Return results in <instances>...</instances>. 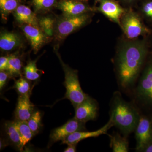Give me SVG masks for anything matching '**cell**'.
<instances>
[{
  "instance_id": "1",
  "label": "cell",
  "mask_w": 152,
  "mask_h": 152,
  "mask_svg": "<svg viewBox=\"0 0 152 152\" xmlns=\"http://www.w3.org/2000/svg\"><path fill=\"white\" fill-rule=\"evenodd\" d=\"M147 50L143 43L133 42L125 45L117 59V70L120 86L128 90L133 86L145 58Z\"/></svg>"
},
{
  "instance_id": "2",
  "label": "cell",
  "mask_w": 152,
  "mask_h": 152,
  "mask_svg": "<svg viewBox=\"0 0 152 152\" xmlns=\"http://www.w3.org/2000/svg\"><path fill=\"white\" fill-rule=\"evenodd\" d=\"M110 116L114 126L127 136L135 130L140 115L135 107L123 99L120 93H114L112 99Z\"/></svg>"
},
{
  "instance_id": "3",
  "label": "cell",
  "mask_w": 152,
  "mask_h": 152,
  "mask_svg": "<svg viewBox=\"0 0 152 152\" xmlns=\"http://www.w3.org/2000/svg\"><path fill=\"white\" fill-rule=\"evenodd\" d=\"M61 64L65 74V85L66 88V99L70 101L74 107L79 105L88 97V95L83 91L78 76L77 72L66 64L59 54L57 53Z\"/></svg>"
},
{
  "instance_id": "4",
  "label": "cell",
  "mask_w": 152,
  "mask_h": 152,
  "mask_svg": "<svg viewBox=\"0 0 152 152\" xmlns=\"http://www.w3.org/2000/svg\"><path fill=\"white\" fill-rule=\"evenodd\" d=\"M90 18L88 13L77 16L63 15L56 23L54 35L56 39L58 41L62 40L71 33L86 24Z\"/></svg>"
},
{
  "instance_id": "5",
  "label": "cell",
  "mask_w": 152,
  "mask_h": 152,
  "mask_svg": "<svg viewBox=\"0 0 152 152\" xmlns=\"http://www.w3.org/2000/svg\"><path fill=\"white\" fill-rule=\"evenodd\" d=\"M135 93L137 99L142 103L152 105V62L145 69Z\"/></svg>"
},
{
  "instance_id": "6",
  "label": "cell",
  "mask_w": 152,
  "mask_h": 152,
  "mask_svg": "<svg viewBox=\"0 0 152 152\" xmlns=\"http://www.w3.org/2000/svg\"><path fill=\"white\" fill-rule=\"evenodd\" d=\"M121 25L125 34L129 39H135L148 31L140 17L132 11L125 13Z\"/></svg>"
},
{
  "instance_id": "7",
  "label": "cell",
  "mask_w": 152,
  "mask_h": 152,
  "mask_svg": "<svg viewBox=\"0 0 152 152\" xmlns=\"http://www.w3.org/2000/svg\"><path fill=\"white\" fill-rule=\"evenodd\" d=\"M136 151L142 152L152 140V119L150 117L141 116L135 130Z\"/></svg>"
},
{
  "instance_id": "8",
  "label": "cell",
  "mask_w": 152,
  "mask_h": 152,
  "mask_svg": "<svg viewBox=\"0 0 152 152\" xmlns=\"http://www.w3.org/2000/svg\"><path fill=\"white\" fill-rule=\"evenodd\" d=\"M98 111L96 101L88 96L83 102L75 108L74 118L80 121L86 123L96 118Z\"/></svg>"
},
{
  "instance_id": "9",
  "label": "cell",
  "mask_w": 152,
  "mask_h": 152,
  "mask_svg": "<svg viewBox=\"0 0 152 152\" xmlns=\"http://www.w3.org/2000/svg\"><path fill=\"white\" fill-rule=\"evenodd\" d=\"M85 129V123L74 118L69 120L61 126L55 129L50 135V139L53 142L62 141L71 134L78 131H84Z\"/></svg>"
},
{
  "instance_id": "10",
  "label": "cell",
  "mask_w": 152,
  "mask_h": 152,
  "mask_svg": "<svg viewBox=\"0 0 152 152\" xmlns=\"http://www.w3.org/2000/svg\"><path fill=\"white\" fill-rule=\"evenodd\" d=\"M114 126L113 122L111 117H110L108 122L104 126L100 128L97 130L93 132H85V131H78L75 132L62 141L63 144H76L77 145L79 142L85 139L91 137H96L102 135L107 134L108 131L112 127Z\"/></svg>"
},
{
  "instance_id": "11",
  "label": "cell",
  "mask_w": 152,
  "mask_h": 152,
  "mask_svg": "<svg viewBox=\"0 0 152 152\" xmlns=\"http://www.w3.org/2000/svg\"><path fill=\"white\" fill-rule=\"evenodd\" d=\"M56 7L67 16H77L88 13L94 10L84 2L77 0H60Z\"/></svg>"
},
{
  "instance_id": "12",
  "label": "cell",
  "mask_w": 152,
  "mask_h": 152,
  "mask_svg": "<svg viewBox=\"0 0 152 152\" xmlns=\"http://www.w3.org/2000/svg\"><path fill=\"white\" fill-rule=\"evenodd\" d=\"M22 29L35 53H37L49 38L39 27L23 24Z\"/></svg>"
},
{
  "instance_id": "13",
  "label": "cell",
  "mask_w": 152,
  "mask_h": 152,
  "mask_svg": "<svg viewBox=\"0 0 152 152\" xmlns=\"http://www.w3.org/2000/svg\"><path fill=\"white\" fill-rule=\"evenodd\" d=\"M102 13L117 23L120 24V18L125 14V10L114 0H103L98 8Z\"/></svg>"
},
{
  "instance_id": "14",
  "label": "cell",
  "mask_w": 152,
  "mask_h": 152,
  "mask_svg": "<svg viewBox=\"0 0 152 152\" xmlns=\"http://www.w3.org/2000/svg\"><path fill=\"white\" fill-rule=\"evenodd\" d=\"M34 105L31 102L29 93L20 95L18 99L15 117L17 120L27 121L34 113Z\"/></svg>"
},
{
  "instance_id": "15",
  "label": "cell",
  "mask_w": 152,
  "mask_h": 152,
  "mask_svg": "<svg viewBox=\"0 0 152 152\" xmlns=\"http://www.w3.org/2000/svg\"><path fill=\"white\" fill-rule=\"evenodd\" d=\"M13 13L16 20L19 23L39 27V19L28 6L21 4Z\"/></svg>"
},
{
  "instance_id": "16",
  "label": "cell",
  "mask_w": 152,
  "mask_h": 152,
  "mask_svg": "<svg viewBox=\"0 0 152 152\" xmlns=\"http://www.w3.org/2000/svg\"><path fill=\"white\" fill-rule=\"evenodd\" d=\"M23 39L18 34L3 32L0 37V48L4 51H10L21 46Z\"/></svg>"
},
{
  "instance_id": "17",
  "label": "cell",
  "mask_w": 152,
  "mask_h": 152,
  "mask_svg": "<svg viewBox=\"0 0 152 152\" xmlns=\"http://www.w3.org/2000/svg\"><path fill=\"white\" fill-rule=\"evenodd\" d=\"M15 123L20 136L21 151H22L35 134L29 127L26 121L16 120L15 121Z\"/></svg>"
},
{
  "instance_id": "18",
  "label": "cell",
  "mask_w": 152,
  "mask_h": 152,
  "mask_svg": "<svg viewBox=\"0 0 152 152\" xmlns=\"http://www.w3.org/2000/svg\"><path fill=\"white\" fill-rule=\"evenodd\" d=\"M110 145L114 152H127L129 151V142L126 137H122L118 133L111 136Z\"/></svg>"
},
{
  "instance_id": "19",
  "label": "cell",
  "mask_w": 152,
  "mask_h": 152,
  "mask_svg": "<svg viewBox=\"0 0 152 152\" xmlns=\"http://www.w3.org/2000/svg\"><path fill=\"white\" fill-rule=\"evenodd\" d=\"M5 130L11 142L21 151L20 136L15 121L7 122L5 124Z\"/></svg>"
},
{
  "instance_id": "20",
  "label": "cell",
  "mask_w": 152,
  "mask_h": 152,
  "mask_svg": "<svg viewBox=\"0 0 152 152\" xmlns=\"http://www.w3.org/2000/svg\"><path fill=\"white\" fill-rule=\"evenodd\" d=\"M23 63L20 58L17 54L10 56L8 65L7 71L11 77H18L21 75Z\"/></svg>"
},
{
  "instance_id": "21",
  "label": "cell",
  "mask_w": 152,
  "mask_h": 152,
  "mask_svg": "<svg viewBox=\"0 0 152 152\" xmlns=\"http://www.w3.org/2000/svg\"><path fill=\"white\" fill-rule=\"evenodd\" d=\"M57 0H32L35 12L44 13L49 12L53 7H56Z\"/></svg>"
},
{
  "instance_id": "22",
  "label": "cell",
  "mask_w": 152,
  "mask_h": 152,
  "mask_svg": "<svg viewBox=\"0 0 152 152\" xmlns=\"http://www.w3.org/2000/svg\"><path fill=\"white\" fill-rule=\"evenodd\" d=\"M21 3V0H0V10L3 18L13 13Z\"/></svg>"
},
{
  "instance_id": "23",
  "label": "cell",
  "mask_w": 152,
  "mask_h": 152,
  "mask_svg": "<svg viewBox=\"0 0 152 152\" xmlns=\"http://www.w3.org/2000/svg\"><path fill=\"white\" fill-rule=\"evenodd\" d=\"M56 23L51 17H44L39 19V27L49 37L54 34Z\"/></svg>"
},
{
  "instance_id": "24",
  "label": "cell",
  "mask_w": 152,
  "mask_h": 152,
  "mask_svg": "<svg viewBox=\"0 0 152 152\" xmlns=\"http://www.w3.org/2000/svg\"><path fill=\"white\" fill-rule=\"evenodd\" d=\"M37 61L35 60L29 62L24 68L25 77L29 80H36L40 77V70L37 68Z\"/></svg>"
},
{
  "instance_id": "25",
  "label": "cell",
  "mask_w": 152,
  "mask_h": 152,
  "mask_svg": "<svg viewBox=\"0 0 152 152\" xmlns=\"http://www.w3.org/2000/svg\"><path fill=\"white\" fill-rule=\"evenodd\" d=\"M41 121L42 116L40 112L37 111L34 112L29 119L27 121L29 127L35 135L39 131L42 126Z\"/></svg>"
},
{
  "instance_id": "26",
  "label": "cell",
  "mask_w": 152,
  "mask_h": 152,
  "mask_svg": "<svg viewBox=\"0 0 152 152\" xmlns=\"http://www.w3.org/2000/svg\"><path fill=\"white\" fill-rule=\"evenodd\" d=\"M27 80V79L21 77L15 82L14 88L20 95L26 94L29 93L31 86Z\"/></svg>"
},
{
  "instance_id": "27",
  "label": "cell",
  "mask_w": 152,
  "mask_h": 152,
  "mask_svg": "<svg viewBox=\"0 0 152 152\" xmlns=\"http://www.w3.org/2000/svg\"><path fill=\"white\" fill-rule=\"evenodd\" d=\"M142 10L147 17L152 19V0H146L143 3Z\"/></svg>"
},
{
  "instance_id": "28",
  "label": "cell",
  "mask_w": 152,
  "mask_h": 152,
  "mask_svg": "<svg viewBox=\"0 0 152 152\" xmlns=\"http://www.w3.org/2000/svg\"><path fill=\"white\" fill-rule=\"evenodd\" d=\"M10 75L7 71H1L0 72V90H2L6 86Z\"/></svg>"
},
{
  "instance_id": "29",
  "label": "cell",
  "mask_w": 152,
  "mask_h": 152,
  "mask_svg": "<svg viewBox=\"0 0 152 152\" xmlns=\"http://www.w3.org/2000/svg\"><path fill=\"white\" fill-rule=\"evenodd\" d=\"M10 56H2L0 58V70L7 71L8 65Z\"/></svg>"
},
{
  "instance_id": "30",
  "label": "cell",
  "mask_w": 152,
  "mask_h": 152,
  "mask_svg": "<svg viewBox=\"0 0 152 152\" xmlns=\"http://www.w3.org/2000/svg\"><path fill=\"white\" fill-rule=\"evenodd\" d=\"M76 144H69L68 147L65 149L64 152H75L77 151L76 149Z\"/></svg>"
},
{
  "instance_id": "31",
  "label": "cell",
  "mask_w": 152,
  "mask_h": 152,
  "mask_svg": "<svg viewBox=\"0 0 152 152\" xmlns=\"http://www.w3.org/2000/svg\"><path fill=\"white\" fill-rule=\"evenodd\" d=\"M142 152H152V140L144 147Z\"/></svg>"
},
{
  "instance_id": "32",
  "label": "cell",
  "mask_w": 152,
  "mask_h": 152,
  "mask_svg": "<svg viewBox=\"0 0 152 152\" xmlns=\"http://www.w3.org/2000/svg\"><path fill=\"white\" fill-rule=\"evenodd\" d=\"M122 1L124 3H126V4H131L136 2V1H138V0H122Z\"/></svg>"
},
{
  "instance_id": "33",
  "label": "cell",
  "mask_w": 152,
  "mask_h": 152,
  "mask_svg": "<svg viewBox=\"0 0 152 152\" xmlns=\"http://www.w3.org/2000/svg\"><path fill=\"white\" fill-rule=\"evenodd\" d=\"M77 1H81L86 2L88 0H77Z\"/></svg>"
},
{
  "instance_id": "34",
  "label": "cell",
  "mask_w": 152,
  "mask_h": 152,
  "mask_svg": "<svg viewBox=\"0 0 152 152\" xmlns=\"http://www.w3.org/2000/svg\"><path fill=\"white\" fill-rule=\"evenodd\" d=\"M102 1H103V0H95V1H96V2H101Z\"/></svg>"
}]
</instances>
